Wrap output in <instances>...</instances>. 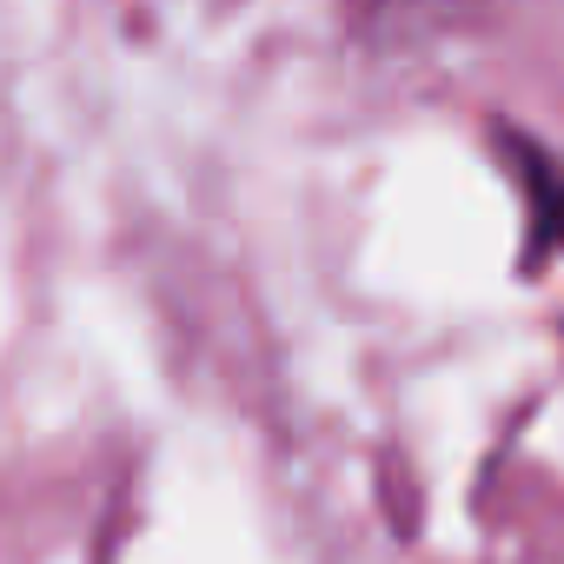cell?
Here are the masks:
<instances>
[{
	"label": "cell",
	"instance_id": "6da1fadb",
	"mask_svg": "<svg viewBox=\"0 0 564 564\" xmlns=\"http://www.w3.org/2000/svg\"><path fill=\"white\" fill-rule=\"evenodd\" d=\"M505 160H511V180L524 193V219H531V259H557L564 252V160L544 153L538 140L524 133H505Z\"/></svg>",
	"mask_w": 564,
	"mask_h": 564
}]
</instances>
